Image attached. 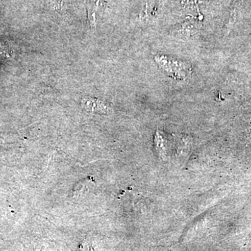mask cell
I'll return each mask as SVG.
<instances>
[{"mask_svg": "<svg viewBox=\"0 0 251 251\" xmlns=\"http://www.w3.org/2000/svg\"><path fill=\"white\" fill-rule=\"evenodd\" d=\"M153 61L167 77L176 82H186L193 74L192 65L184 59L165 53H157Z\"/></svg>", "mask_w": 251, "mask_h": 251, "instance_id": "6da1fadb", "label": "cell"}, {"mask_svg": "<svg viewBox=\"0 0 251 251\" xmlns=\"http://www.w3.org/2000/svg\"><path fill=\"white\" fill-rule=\"evenodd\" d=\"M197 28L191 23H184L179 27L175 28L172 31V35L181 39H190L197 32Z\"/></svg>", "mask_w": 251, "mask_h": 251, "instance_id": "7a4b0ae2", "label": "cell"}]
</instances>
